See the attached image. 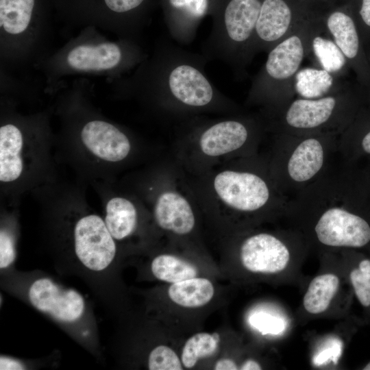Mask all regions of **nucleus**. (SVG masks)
<instances>
[{
    "label": "nucleus",
    "mask_w": 370,
    "mask_h": 370,
    "mask_svg": "<svg viewBox=\"0 0 370 370\" xmlns=\"http://www.w3.org/2000/svg\"><path fill=\"white\" fill-rule=\"evenodd\" d=\"M325 31L323 16L311 27L307 57L314 61L317 68L339 77L347 61L328 34H323Z\"/></svg>",
    "instance_id": "obj_16"
},
{
    "label": "nucleus",
    "mask_w": 370,
    "mask_h": 370,
    "mask_svg": "<svg viewBox=\"0 0 370 370\" xmlns=\"http://www.w3.org/2000/svg\"><path fill=\"white\" fill-rule=\"evenodd\" d=\"M104 221L114 240H123L135 230L137 223L136 207L126 198L113 197L106 204Z\"/></svg>",
    "instance_id": "obj_19"
},
{
    "label": "nucleus",
    "mask_w": 370,
    "mask_h": 370,
    "mask_svg": "<svg viewBox=\"0 0 370 370\" xmlns=\"http://www.w3.org/2000/svg\"><path fill=\"white\" fill-rule=\"evenodd\" d=\"M339 283V278L333 273L313 278L304 297L305 310L314 314L325 311L338 291Z\"/></svg>",
    "instance_id": "obj_22"
},
{
    "label": "nucleus",
    "mask_w": 370,
    "mask_h": 370,
    "mask_svg": "<svg viewBox=\"0 0 370 370\" xmlns=\"http://www.w3.org/2000/svg\"><path fill=\"white\" fill-rule=\"evenodd\" d=\"M25 366L18 360L5 356L0 358L1 370H18L24 369Z\"/></svg>",
    "instance_id": "obj_30"
},
{
    "label": "nucleus",
    "mask_w": 370,
    "mask_h": 370,
    "mask_svg": "<svg viewBox=\"0 0 370 370\" xmlns=\"http://www.w3.org/2000/svg\"><path fill=\"white\" fill-rule=\"evenodd\" d=\"M75 253L80 262L92 271L108 268L114 260L116 247L104 220L96 214L79 219L74 228Z\"/></svg>",
    "instance_id": "obj_9"
},
{
    "label": "nucleus",
    "mask_w": 370,
    "mask_h": 370,
    "mask_svg": "<svg viewBox=\"0 0 370 370\" xmlns=\"http://www.w3.org/2000/svg\"><path fill=\"white\" fill-rule=\"evenodd\" d=\"M338 155L354 162L370 158V127H362L354 120L339 138Z\"/></svg>",
    "instance_id": "obj_23"
},
{
    "label": "nucleus",
    "mask_w": 370,
    "mask_h": 370,
    "mask_svg": "<svg viewBox=\"0 0 370 370\" xmlns=\"http://www.w3.org/2000/svg\"><path fill=\"white\" fill-rule=\"evenodd\" d=\"M264 130L263 119L252 117L225 119L204 127L199 133V145L205 155L220 156L252 145Z\"/></svg>",
    "instance_id": "obj_8"
},
{
    "label": "nucleus",
    "mask_w": 370,
    "mask_h": 370,
    "mask_svg": "<svg viewBox=\"0 0 370 370\" xmlns=\"http://www.w3.org/2000/svg\"><path fill=\"white\" fill-rule=\"evenodd\" d=\"M304 1L306 2H308V1H317V0H304Z\"/></svg>",
    "instance_id": "obj_36"
},
{
    "label": "nucleus",
    "mask_w": 370,
    "mask_h": 370,
    "mask_svg": "<svg viewBox=\"0 0 370 370\" xmlns=\"http://www.w3.org/2000/svg\"><path fill=\"white\" fill-rule=\"evenodd\" d=\"M80 137L92 154L106 161H121L130 151L127 136L114 125L103 121L88 122L82 129Z\"/></svg>",
    "instance_id": "obj_13"
},
{
    "label": "nucleus",
    "mask_w": 370,
    "mask_h": 370,
    "mask_svg": "<svg viewBox=\"0 0 370 370\" xmlns=\"http://www.w3.org/2000/svg\"><path fill=\"white\" fill-rule=\"evenodd\" d=\"M327 33L347 61L354 62L360 53V40L354 18L345 10L335 9L323 16Z\"/></svg>",
    "instance_id": "obj_17"
},
{
    "label": "nucleus",
    "mask_w": 370,
    "mask_h": 370,
    "mask_svg": "<svg viewBox=\"0 0 370 370\" xmlns=\"http://www.w3.org/2000/svg\"><path fill=\"white\" fill-rule=\"evenodd\" d=\"M261 369L260 364L254 360H246L240 368L241 370H260Z\"/></svg>",
    "instance_id": "obj_33"
},
{
    "label": "nucleus",
    "mask_w": 370,
    "mask_h": 370,
    "mask_svg": "<svg viewBox=\"0 0 370 370\" xmlns=\"http://www.w3.org/2000/svg\"><path fill=\"white\" fill-rule=\"evenodd\" d=\"M35 0H0V26L6 33L17 35L28 27Z\"/></svg>",
    "instance_id": "obj_24"
},
{
    "label": "nucleus",
    "mask_w": 370,
    "mask_h": 370,
    "mask_svg": "<svg viewBox=\"0 0 370 370\" xmlns=\"http://www.w3.org/2000/svg\"><path fill=\"white\" fill-rule=\"evenodd\" d=\"M365 167L370 175V158L367 159V164Z\"/></svg>",
    "instance_id": "obj_34"
},
{
    "label": "nucleus",
    "mask_w": 370,
    "mask_h": 370,
    "mask_svg": "<svg viewBox=\"0 0 370 370\" xmlns=\"http://www.w3.org/2000/svg\"><path fill=\"white\" fill-rule=\"evenodd\" d=\"M213 187L225 206L243 214L286 212L290 199L277 187L268 163L223 171L214 177Z\"/></svg>",
    "instance_id": "obj_6"
},
{
    "label": "nucleus",
    "mask_w": 370,
    "mask_h": 370,
    "mask_svg": "<svg viewBox=\"0 0 370 370\" xmlns=\"http://www.w3.org/2000/svg\"><path fill=\"white\" fill-rule=\"evenodd\" d=\"M358 14L364 24L370 27V0H361Z\"/></svg>",
    "instance_id": "obj_31"
},
{
    "label": "nucleus",
    "mask_w": 370,
    "mask_h": 370,
    "mask_svg": "<svg viewBox=\"0 0 370 370\" xmlns=\"http://www.w3.org/2000/svg\"><path fill=\"white\" fill-rule=\"evenodd\" d=\"M126 54L122 47L114 42L79 45L71 50L67 62L79 71L108 70L124 63Z\"/></svg>",
    "instance_id": "obj_15"
},
{
    "label": "nucleus",
    "mask_w": 370,
    "mask_h": 370,
    "mask_svg": "<svg viewBox=\"0 0 370 370\" xmlns=\"http://www.w3.org/2000/svg\"><path fill=\"white\" fill-rule=\"evenodd\" d=\"M154 217L162 229L180 235L190 232L195 223L188 200L172 190L164 191L158 196L154 206Z\"/></svg>",
    "instance_id": "obj_14"
},
{
    "label": "nucleus",
    "mask_w": 370,
    "mask_h": 370,
    "mask_svg": "<svg viewBox=\"0 0 370 370\" xmlns=\"http://www.w3.org/2000/svg\"><path fill=\"white\" fill-rule=\"evenodd\" d=\"M360 258L350 270L349 278L358 301L370 310V258Z\"/></svg>",
    "instance_id": "obj_27"
},
{
    "label": "nucleus",
    "mask_w": 370,
    "mask_h": 370,
    "mask_svg": "<svg viewBox=\"0 0 370 370\" xmlns=\"http://www.w3.org/2000/svg\"><path fill=\"white\" fill-rule=\"evenodd\" d=\"M357 114L352 96L339 84L319 98L294 97L278 110L264 115L262 119L266 130L273 134L341 136Z\"/></svg>",
    "instance_id": "obj_4"
},
{
    "label": "nucleus",
    "mask_w": 370,
    "mask_h": 370,
    "mask_svg": "<svg viewBox=\"0 0 370 370\" xmlns=\"http://www.w3.org/2000/svg\"><path fill=\"white\" fill-rule=\"evenodd\" d=\"M16 251L12 236L5 230L0 232V268L8 267L15 259Z\"/></svg>",
    "instance_id": "obj_29"
},
{
    "label": "nucleus",
    "mask_w": 370,
    "mask_h": 370,
    "mask_svg": "<svg viewBox=\"0 0 370 370\" xmlns=\"http://www.w3.org/2000/svg\"><path fill=\"white\" fill-rule=\"evenodd\" d=\"M268 166L279 190L289 199L314 182L338 154V136L273 134Z\"/></svg>",
    "instance_id": "obj_3"
},
{
    "label": "nucleus",
    "mask_w": 370,
    "mask_h": 370,
    "mask_svg": "<svg viewBox=\"0 0 370 370\" xmlns=\"http://www.w3.org/2000/svg\"><path fill=\"white\" fill-rule=\"evenodd\" d=\"M215 370H236L238 366L230 358H221L217 361L214 367Z\"/></svg>",
    "instance_id": "obj_32"
},
{
    "label": "nucleus",
    "mask_w": 370,
    "mask_h": 370,
    "mask_svg": "<svg viewBox=\"0 0 370 370\" xmlns=\"http://www.w3.org/2000/svg\"><path fill=\"white\" fill-rule=\"evenodd\" d=\"M262 0H212V28L202 45L208 62L225 64L237 79L247 75Z\"/></svg>",
    "instance_id": "obj_2"
},
{
    "label": "nucleus",
    "mask_w": 370,
    "mask_h": 370,
    "mask_svg": "<svg viewBox=\"0 0 370 370\" xmlns=\"http://www.w3.org/2000/svg\"><path fill=\"white\" fill-rule=\"evenodd\" d=\"M214 288L207 278H192L171 284L168 289L169 299L178 306L197 308L206 305L212 299Z\"/></svg>",
    "instance_id": "obj_20"
},
{
    "label": "nucleus",
    "mask_w": 370,
    "mask_h": 370,
    "mask_svg": "<svg viewBox=\"0 0 370 370\" xmlns=\"http://www.w3.org/2000/svg\"><path fill=\"white\" fill-rule=\"evenodd\" d=\"M290 256L285 242L278 236L267 232L249 236L240 247L242 264L253 273H280L287 267Z\"/></svg>",
    "instance_id": "obj_11"
},
{
    "label": "nucleus",
    "mask_w": 370,
    "mask_h": 370,
    "mask_svg": "<svg viewBox=\"0 0 370 370\" xmlns=\"http://www.w3.org/2000/svg\"><path fill=\"white\" fill-rule=\"evenodd\" d=\"M220 341L218 333L199 332L190 336L185 343L181 356L182 365L193 367L202 358L212 355Z\"/></svg>",
    "instance_id": "obj_26"
},
{
    "label": "nucleus",
    "mask_w": 370,
    "mask_h": 370,
    "mask_svg": "<svg viewBox=\"0 0 370 370\" xmlns=\"http://www.w3.org/2000/svg\"><path fill=\"white\" fill-rule=\"evenodd\" d=\"M153 276L171 284L197 277V268L190 262L171 254H160L152 260Z\"/></svg>",
    "instance_id": "obj_25"
},
{
    "label": "nucleus",
    "mask_w": 370,
    "mask_h": 370,
    "mask_svg": "<svg viewBox=\"0 0 370 370\" xmlns=\"http://www.w3.org/2000/svg\"><path fill=\"white\" fill-rule=\"evenodd\" d=\"M322 16L305 23L267 53L260 71L253 77L247 103L262 106L270 114L295 97L294 80L308 51V38L313 23Z\"/></svg>",
    "instance_id": "obj_5"
},
{
    "label": "nucleus",
    "mask_w": 370,
    "mask_h": 370,
    "mask_svg": "<svg viewBox=\"0 0 370 370\" xmlns=\"http://www.w3.org/2000/svg\"><path fill=\"white\" fill-rule=\"evenodd\" d=\"M363 370H370V361L362 368Z\"/></svg>",
    "instance_id": "obj_35"
},
{
    "label": "nucleus",
    "mask_w": 370,
    "mask_h": 370,
    "mask_svg": "<svg viewBox=\"0 0 370 370\" xmlns=\"http://www.w3.org/2000/svg\"><path fill=\"white\" fill-rule=\"evenodd\" d=\"M182 364L177 354L166 345L154 347L148 357V369L150 370H182Z\"/></svg>",
    "instance_id": "obj_28"
},
{
    "label": "nucleus",
    "mask_w": 370,
    "mask_h": 370,
    "mask_svg": "<svg viewBox=\"0 0 370 370\" xmlns=\"http://www.w3.org/2000/svg\"><path fill=\"white\" fill-rule=\"evenodd\" d=\"M32 305L64 323L78 321L85 310V301L77 291L62 288L47 278L35 280L28 291Z\"/></svg>",
    "instance_id": "obj_10"
},
{
    "label": "nucleus",
    "mask_w": 370,
    "mask_h": 370,
    "mask_svg": "<svg viewBox=\"0 0 370 370\" xmlns=\"http://www.w3.org/2000/svg\"><path fill=\"white\" fill-rule=\"evenodd\" d=\"M212 0H158L169 36L176 43L188 45L196 37L204 18L210 16Z\"/></svg>",
    "instance_id": "obj_12"
},
{
    "label": "nucleus",
    "mask_w": 370,
    "mask_h": 370,
    "mask_svg": "<svg viewBox=\"0 0 370 370\" xmlns=\"http://www.w3.org/2000/svg\"><path fill=\"white\" fill-rule=\"evenodd\" d=\"M340 84L338 77L317 67L300 69L295 75L294 89L297 97L315 99L323 97Z\"/></svg>",
    "instance_id": "obj_21"
},
{
    "label": "nucleus",
    "mask_w": 370,
    "mask_h": 370,
    "mask_svg": "<svg viewBox=\"0 0 370 370\" xmlns=\"http://www.w3.org/2000/svg\"><path fill=\"white\" fill-rule=\"evenodd\" d=\"M23 138L14 125L6 124L0 128V180L10 182L17 180L23 169L21 156Z\"/></svg>",
    "instance_id": "obj_18"
},
{
    "label": "nucleus",
    "mask_w": 370,
    "mask_h": 370,
    "mask_svg": "<svg viewBox=\"0 0 370 370\" xmlns=\"http://www.w3.org/2000/svg\"><path fill=\"white\" fill-rule=\"evenodd\" d=\"M208 62L202 53L184 49L167 36L150 67L149 86L167 111L233 109L234 103L208 77Z\"/></svg>",
    "instance_id": "obj_1"
},
{
    "label": "nucleus",
    "mask_w": 370,
    "mask_h": 370,
    "mask_svg": "<svg viewBox=\"0 0 370 370\" xmlns=\"http://www.w3.org/2000/svg\"><path fill=\"white\" fill-rule=\"evenodd\" d=\"M320 16L304 0H262L255 30L254 55L267 53L299 27Z\"/></svg>",
    "instance_id": "obj_7"
}]
</instances>
